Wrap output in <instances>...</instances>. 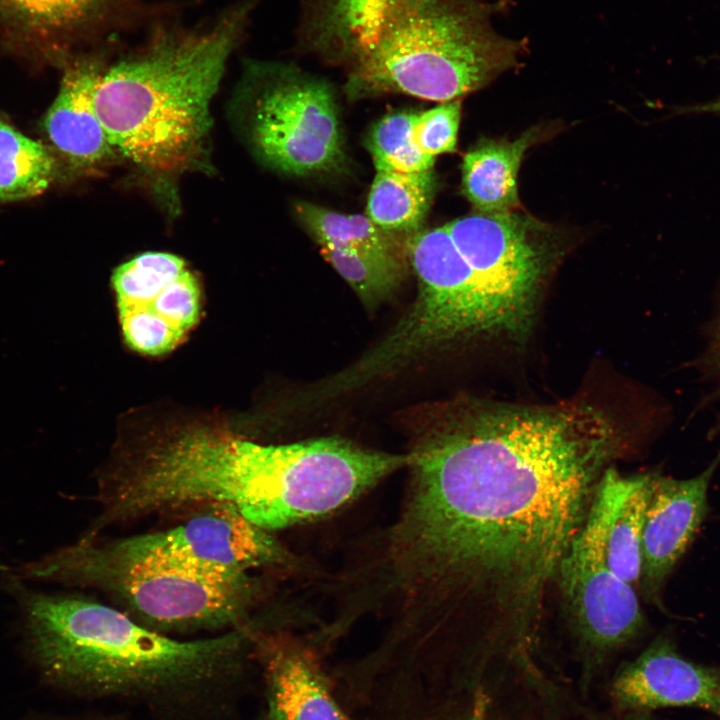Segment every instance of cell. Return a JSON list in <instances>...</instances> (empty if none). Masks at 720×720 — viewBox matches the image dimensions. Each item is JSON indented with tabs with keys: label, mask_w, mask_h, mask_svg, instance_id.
Returning a JSON list of instances; mask_svg holds the SVG:
<instances>
[{
	"label": "cell",
	"mask_w": 720,
	"mask_h": 720,
	"mask_svg": "<svg viewBox=\"0 0 720 720\" xmlns=\"http://www.w3.org/2000/svg\"><path fill=\"white\" fill-rule=\"evenodd\" d=\"M620 448L590 408L483 411L429 434L394 549L432 630L489 666L534 665L548 594Z\"/></svg>",
	"instance_id": "cell-1"
},
{
	"label": "cell",
	"mask_w": 720,
	"mask_h": 720,
	"mask_svg": "<svg viewBox=\"0 0 720 720\" xmlns=\"http://www.w3.org/2000/svg\"><path fill=\"white\" fill-rule=\"evenodd\" d=\"M298 39L343 68L351 98L400 93L440 103L484 87L522 50L474 0H305Z\"/></svg>",
	"instance_id": "cell-2"
},
{
	"label": "cell",
	"mask_w": 720,
	"mask_h": 720,
	"mask_svg": "<svg viewBox=\"0 0 720 720\" xmlns=\"http://www.w3.org/2000/svg\"><path fill=\"white\" fill-rule=\"evenodd\" d=\"M255 4L237 2L193 26L158 18L142 43L112 59L111 42L92 49L94 104L115 151L154 173L197 160L211 127V100Z\"/></svg>",
	"instance_id": "cell-3"
},
{
	"label": "cell",
	"mask_w": 720,
	"mask_h": 720,
	"mask_svg": "<svg viewBox=\"0 0 720 720\" xmlns=\"http://www.w3.org/2000/svg\"><path fill=\"white\" fill-rule=\"evenodd\" d=\"M24 605L33 647L45 666L59 677L104 692L207 679L233 665L246 640L237 629L179 641L83 597L32 594Z\"/></svg>",
	"instance_id": "cell-4"
},
{
	"label": "cell",
	"mask_w": 720,
	"mask_h": 720,
	"mask_svg": "<svg viewBox=\"0 0 720 720\" xmlns=\"http://www.w3.org/2000/svg\"><path fill=\"white\" fill-rule=\"evenodd\" d=\"M23 573L101 590L146 627L159 629L240 625L254 592L248 574L128 553L91 538L28 565Z\"/></svg>",
	"instance_id": "cell-5"
},
{
	"label": "cell",
	"mask_w": 720,
	"mask_h": 720,
	"mask_svg": "<svg viewBox=\"0 0 720 720\" xmlns=\"http://www.w3.org/2000/svg\"><path fill=\"white\" fill-rule=\"evenodd\" d=\"M238 99L248 142L264 164L296 177L343 167L338 107L327 81L292 64L248 61Z\"/></svg>",
	"instance_id": "cell-6"
},
{
	"label": "cell",
	"mask_w": 720,
	"mask_h": 720,
	"mask_svg": "<svg viewBox=\"0 0 720 720\" xmlns=\"http://www.w3.org/2000/svg\"><path fill=\"white\" fill-rule=\"evenodd\" d=\"M247 453L248 520L264 530L327 514L411 462L410 454L368 450L337 437L279 445L248 441Z\"/></svg>",
	"instance_id": "cell-7"
},
{
	"label": "cell",
	"mask_w": 720,
	"mask_h": 720,
	"mask_svg": "<svg viewBox=\"0 0 720 720\" xmlns=\"http://www.w3.org/2000/svg\"><path fill=\"white\" fill-rule=\"evenodd\" d=\"M446 227L476 277L489 332L525 328L554 246L552 227L518 209L476 212Z\"/></svg>",
	"instance_id": "cell-8"
},
{
	"label": "cell",
	"mask_w": 720,
	"mask_h": 720,
	"mask_svg": "<svg viewBox=\"0 0 720 720\" xmlns=\"http://www.w3.org/2000/svg\"><path fill=\"white\" fill-rule=\"evenodd\" d=\"M556 584L584 685L642 631L638 591L609 569L601 546L583 529L560 565Z\"/></svg>",
	"instance_id": "cell-9"
},
{
	"label": "cell",
	"mask_w": 720,
	"mask_h": 720,
	"mask_svg": "<svg viewBox=\"0 0 720 720\" xmlns=\"http://www.w3.org/2000/svg\"><path fill=\"white\" fill-rule=\"evenodd\" d=\"M111 282L123 339L135 352L168 353L199 321V281L177 255H137L114 269Z\"/></svg>",
	"instance_id": "cell-10"
},
{
	"label": "cell",
	"mask_w": 720,
	"mask_h": 720,
	"mask_svg": "<svg viewBox=\"0 0 720 720\" xmlns=\"http://www.w3.org/2000/svg\"><path fill=\"white\" fill-rule=\"evenodd\" d=\"M155 12L147 0H0V44L63 67Z\"/></svg>",
	"instance_id": "cell-11"
},
{
	"label": "cell",
	"mask_w": 720,
	"mask_h": 720,
	"mask_svg": "<svg viewBox=\"0 0 720 720\" xmlns=\"http://www.w3.org/2000/svg\"><path fill=\"white\" fill-rule=\"evenodd\" d=\"M174 511L183 514L176 524L111 542L125 552L221 573L248 574L275 559V545L266 530L232 504L206 501Z\"/></svg>",
	"instance_id": "cell-12"
},
{
	"label": "cell",
	"mask_w": 720,
	"mask_h": 720,
	"mask_svg": "<svg viewBox=\"0 0 720 720\" xmlns=\"http://www.w3.org/2000/svg\"><path fill=\"white\" fill-rule=\"evenodd\" d=\"M718 464L719 457L689 479L651 475L639 592L646 602L660 609L666 579L703 521L709 483Z\"/></svg>",
	"instance_id": "cell-13"
},
{
	"label": "cell",
	"mask_w": 720,
	"mask_h": 720,
	"mask_svg": "<svg viewBox=\"0 0 720 720\" xmlns=\"http://www.w3.org/2000/svg\"><path fill=\"white\" fill-rule=\"evenodd\" d=\"M610 696L624 712L647 713L665 707H694L720 717V667L682 657L667 638L655 639L615 673Z\"/></svg>",
	"instance_id": "cell-14"
},
{
	"label": "cell",
	"mask_w": 720,
	"mask_h": 720,
	"mask_svg": "<svg viewBox=\"0 0 720 720\" xmlns=\"http://www.w3.org/2000/svg\"><path fill=\"white\" fill-rule=\"evenodd\" d=\"M651 475L623 476L615 468H607L582 527L601 546L609 569L638 592Z\"/></svg>",
	"instance_id": "cell-15"
},
{
	"label": "cell",
	"mask_w": 720,
	"mask_h": 720,
	"mask_svg": "<svg viewBox=\"0 0 720 720\" xmlns=\"http://www.w3.org/2000/svg\"><path fill=\"white\" fill-rule=\"evenodd\" d=\"M63 69L44 129L55 150L72 168L92 169L115 151L94 104L97 69L92 49L74 56Z\"/></svg>",
	"instance_id": "cell-16"
},
{
	"label": "cell",
	"mask_w": 720,
	"mask_h": 720,
	"mask_svg": "<svg viewBox=\"0 0 720 720\" xmlns=\"http://www.w3.org/2000/svg\"><path fill=\"white\" fill-rule=\"evenodd\" d=\"M268 648L266 668L272 720H350L312 654L290 644Z\"/></svg>",
	"instance_id": "cell-17"
},
{
	"label": "cell",
	"mask_w": 720,
	"mask_h": 720,
	"mask_svg": "<svg viewBox=\"0 0 720 720\" xmlns=\"http://www.w3.org/2000/svg\"><path fill=\"white\" fill-rule=\"evenodd\" d=\"M540 136L538 128H531L513 141L483 138L464 155L462 191L477 212L518 209L520 165L525 151Z\"/></svg>",
	"instance_id": "cell-18"
},
{
	"label": "cell",
	"mask_w": 720,
	"mask_h": 720,
	"mask_svg": "<svg viewBox=\"0 0 720 720\" xmlns=\"http://www.w3.org/2000/svg\"><path fill=\"white\" fill-rule=\"evenodd\" d=\"M375 170L366 216L381 229L397 235L409 236L420 231L434 195L433 170Z\"/></svg>",
	"instance_id": "cell-19"
},
{
	"label": "cell",
	"mask_w": 720,
	"mask_h": 720,
	"mask_svg": "<svg viewBox=\"0 0 720 720\" xmlns=\"http://www.w3.org/2000/svg\"><path fill=\"white\" fill-rule=\"evenodd\" d=\"M296 215L320 247L407 257V236L387 232L366 215L343 214L309 202H298Z\"/></svg>",
	"instance_id": "cell-20"
},
{
	"label": "cell",
	"mask_w": 720,
	"mask_h": 720,
	"mask_svg": "<svg viewBox=\"0 0 720 720\" xmlns=\"http://www.w3.org/2000/svg\"><path fill=\"white\" fill-rule=\"evenodd\" d=\"M57 171L52 152L0 119V201L43 193Z\"/></svg>",
	"instance_id": "cell-21"
},
{
	"label": "cell",
	"mask_w": 720,
	"mask_h": 720,
	"mask_svg": "<svg viewBox=\"0 0 720 720\" xmlns=\"http://www.w3.org/2000/svg\"><path fill=\"white\" fill-rule=\"evenodd\" d=\"M321 254L367 305H374L398 287L407 272L408 258L320 247Z\"/></svg>",
	"instance_id": "cell-22"
},
{
	"label": "cell",
	"mask_w": 720,
	"mask_h": 720,
	"mask_svg": "<svg viewBox=\"0 0 720 720\" xmlns=\"http://www.w3.org/2000/svg\"><path fill=\"white\" fill-rule=\"evenodd\" d=\"M416 113H391L370 130L366 145L375 169L421 172L433 168L435 158L415 144L412 125Z\"/></svg>",
	"instance_id": "cell-23"
},
{
	"label": "cell",
	"mask_w": 720,
	"mask_h": 720,
	"mask_svg": "<svg viewBox=\"0 0 720 720\" xmlns=\"http://www.w3.org/2000/svg\"><path fill=\"white\" fill-rule=\"evenodd\" d=\"M460 118L459 100L442 102L422 113H416L412 125L415 144L424 154L434 158L439 154L454 152Z\"/></svg>",
	"instance_id": "cell-24"
},
{
	"label": "cell",
	"mask_w": 720,
	"mask_h": 720,
	"mask_svg": "<svg viewBox=\"0 0 720 720\" xmlns=\"http://www.w3.org/2000/svg\"><path fill=\"white\" fill-rule=\"evenodd\" d=\"M710 359L720 375V311L714 321L710 340Z\"/></svg>",
	"instance_id": "cell-25"
},
{
	"label": "cell",
	"mask_w": 720,
	"mask_h": 720,
	"mask_svg": "<svg viewBox=\"0 0 720 720\" xmlns=\"http://www.w3.org/2000/svg\"><path fill=\"white\" fill-rule=\"evenodd\" d=\"M680 113H701V112H710V113H720V98L713 100L711 102H707L704 104H698L693 105L689 107H682L679 109Z\"/></svg>",
	"instance_id": "cell-26"
},
{
	"label": "cell",
	"mask_w": 720,
	"mask_h": 720,
	"mask_svg": "<svg viewBox=\"0 0 720 720\" xmlns=\"http://www.w3.org/2000/svg\"><path fill=\"white\" fill-rule=\"evenodd\" d=\"M628 720H647V719H646V713L630 714Z\"/></svg>",
	"instance_id": "cell-27"
},
{
	"label": "cell",
	"mask_w": 720,
	"mask_h": 720,
	"mask_svg": "<svg viewBox=\"0 0 720 720\" xmlns=\"http://www.w3.org/2000/svg\"><path fill=\"white\" fill-rule=\"evenodd\" d=\"M445 720H465V719L461 718V717H448Z\"/></svg>",
	"instance_id": "cell-28"
}]
</instances>
